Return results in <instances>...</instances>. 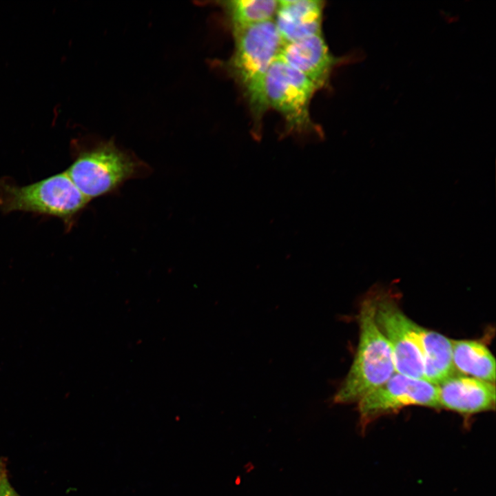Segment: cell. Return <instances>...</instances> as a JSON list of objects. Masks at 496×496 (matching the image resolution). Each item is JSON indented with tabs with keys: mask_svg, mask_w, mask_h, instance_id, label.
Listing matches in <instances>:
<instances>
[{
	"mask_svg": "<svg viewBox=\"0 0 496 496\" xmlns=\"http://www.w3.org/2000/svg\"><path fill=\"white\" fill-rule=\"evenodd\" d=\"M360 303L356 352L346 377L333 395L332 402L335 404L358 403L395 373L391 348L375 320V291Z\"/></svg>",
	"mask_w": 496,
	"mask_h": 496,
	"instance_id": "obj_1",
	"label": "cell"
},
{
	"mask_svg": "<svg viewBox=\"0 0 496 496\" xmlns=\"http://www.w3.org/2000/svg\"><path fill=\"white\" fill-rule=\"evenodd\" d=\"M234 50L227 67L241 88L256 119L268 108L265 81L282 41L273 20L232 28Z\"/></svg>",
	"mask_w": 496,
	"mask_h": 496,
	"instance_id": "obj_2",
	"label": "cell"
},
{
	"mask_svg": "<svg viewBox=\"0 0 496 496\" xmlns=\"http://www.w3.org/2000/svg\"><path fill=\"white\" fill-rule=\"evenodd\" d=\"M89 200L65 172L24 186L0 181V211L5 214L25 211L47 215L59 218L70 227Z\"/></svg>",
	"mask_w": 496,
	"mask_h": 496,
	"instance_id": "obj_3",
	"label": "cell"
},
{
	"mask_svg": "<svg viewBox=\"0 0 496 496\" xmlns=\"http://www.w3.org/2000/svg\"><path fill=\"white\" fill-rule=\"evenodd\" d=\"M138 167L133 158L108 143L79 154L65 172L90 200L113 191L136 176Z\"/></svg>",
	"mask_w": 496,
	"mask_h": 496,
	"instance_id": "obj_4",
	"label": "cell"
},
{
	"mask_svg": "<svg viewBox=\"0 0 496 496\" xmlns=\"http://www.w3.org/2000/svg\"><path fill=\"white\" fill-rule=\"evenodd\" d=\"M375 320L391 348L395 373L424 380L417 324L402 312L389 293L375 292Z\"/></svg>",
	"mask_w": 496,
	"mask_h": 496,
	"instance_id": "obj_5",
	"label": "cell"
},
{
	"mask_svg": "<svg viewBox=\"0 0 496 496\" xmlns=\"http://www.w3.org/2000/svg\"><path fill=\"white\" fill-rule=\"evenodd\" d=\"M317 90L299 70L279 56L273 61L265 81L268 107L279 112L288 126L299 132L311 128L309 105Z\"/></svg>",
	"mask_w": 496,
	"mask_h": 496,
	"instance_id": "obj_6",
	"label": "cell"
},
{
	"mask_svg": "<svg viewBox=\"0 0 496 496\" xmlns=\"http://www.w3.org/2000/svg\"><path fill=\"white\" fill-rule=\"evenodd\" d=\"M357 404L359 426L362 433L378 417L407 406L440 408L437 386L397 373L363 397Z\"/></svg>",
	"mask_w": 496,
	"mask_h": 496,
	"instance_id": "obj_7",
	"label": "cell"
},
{
	"mask_svg": "<svg viewBox=\"0 0 496 496\" xmlns=\"http://www.w3.org/2000/svg\"><path fill=\"white\" fill-rule=\"evenodd\" d=\"M437 387L440 408L465 416L495 408V384L459 373Z\"/></svg>",
	"mask_w": 496,
	"mask_h": 496,
	"instance_id": "obj_8",
	"label": "cell"
},
{
	"mask_svg": "<svg viewBox=\"0 0 496 496\" xmlns=\"http://www.w3.org/2000/svg\"><path fill=\"white\" fill-rule=\"evenodd\" d=\"M278 56L302 73L316 90L329 83L335 62L322 34L283 44Z\"/></svg>",
	"mask_w": 496,
	"mask_h": 496,
	"instance_id": "obj_9",
	"label": "cell"
},
{
	"mask_svg": "<svg viewBox=\"0 0 496 496\" xmlns=\"http://www.w3.org/2000/svg\"><path fill=\"white\" fill-rule=\"evenodd\" d=\"M323 8L319 0L278 1L273 21L282 43L322 34Z\"/></svg>",
	"mask_w": 496,
	"mask_h": 496,
	"instance_id": "obj_10",
	"label": "cell"
},
{
	"mask_svg": "<svg viewBox=\"0 0 496 496\" xmlns=\"http://www.w3.org/2000/svg\"><path fill=\"white\" fill-rule=\"evenodd\" d=\"M417 330L422 347L424 380L438 386L459 374L453 364L452 340L418 324Z\"/></svg>",
	"mask_w": 496,
	"mask_h": 496,
	"instance_id": "obj_11",
	"label": "cell"
},
{
	"mask_svg": "<svg viewBox=\"0 0 496 496\" xmlns=\"http://www.w3.org/2000/svg\"><path fill=\"white\" fill-rule=\"evenodd\" d=\"M453 360L459 373L495 384V360L485 344L470 340H452Z\"/></svg>",
	"mask_w": 496,
	"mask_h": 496,
	"instance_id": "obj_12",
	"label": "cell"
},
{
	"mask_svg": "<svg viewBox=\"0 0 496 496\" xmlns=\"http://www.w3.org/2000/svg\"><path fill=\"white\" fill-rule=\"evenodd\" d=\"M223 6L233 28L274 20L278 1L231 0Z\"/></svg>",
	"mask_w": 496,
	"mask_h": 496,
	"instance_id": "obj_13",
	"label": "cell"
},
{
	"mask_svg": "<svg viewBox=\"0 0 496 496\" xmlns=\"http://www.w3.org/2000/svg\"><path fill=\"white\" fill-rule=\"evenodd\" d=\"M0 496H21L10 483L6 474L2 479L0 485Z\"/></svg>",
	"mask_w": 496,
	"mask_h": 496,
	"instance_id": "obj_14",
	"label": "cell"
},
{
	"mask_svg": "<svg viewBox=\"0 0 496 496\" xmlns=\"http://www.w3.org/2000/svg\"><path fill=\"white\" fill-rule=\"evenodd\" d=\"M7 473L6 462L4 458L0 459V485L3 477Z\"/></svg>",
	"mask_w": 496,
	"mask_h": 496,
	"instance_id": "obj_15",
	"label": "cell"
}]
</instances>
